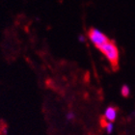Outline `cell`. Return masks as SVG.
<instances>
[{
    "instance_id": "6da1fadb",
    "label": "cell",
    "mask_w": 135,
    "mask_h": 135,
    "mask_svg": "<svg viewBox=\"0 0 135 135\" xmlns=\"http://www.w3.org/2000/svg\"><path fill=\"white\" fill-rule=\"evenodd\" d=\"M99 50L103 53V55L107 58V60L111 63V65L114 67H117L120 58V52L117 47L116 44L113 41H108L104 45L101 46Z\"/></svg>"
},
{
    "instance_id": "7a4b0ae2",
    "label": "cell",
    "mask_w": 135,
    "mask_h": 135,
    "mask_svg": "<svg viewBox=\"0 0 135 135\" xmlns=\"http://www.w3.org/2000/svg\"><path fill=\"white\" fill-rule=\"evenodd\" d=\"M88 37H89L91 42L94 44V45L99 49H100L101 46L109 41V39L107 38L105 34L97 28H91L88 32Z\"/></svg>"
},
{
    "instance_id": "3957f363",
    "label": "cell",
    "mask_w": 135,
    "mask_h": 135,
    "mask_svg": "<svg viewBox=\"0 0 135 135\" xmlns=\"http://www.w3.org/2000/svg\"><path fill=\"white\" fill-rule=\"evenodd\" d=\"M117 118V109L113 106H108L104 112V119L109 123H113Z\"/></svg>"
},
{
    "instance_id": "277c9868",
    "label": "cell",
    "mask_w": 135,
    "mask_h": 135,
    "mask_svg": "<svg viewBox=\"0 0 135 135\" xmlns=\"http://www.w3.org/2000/svg\"><path fill=\"white\" fill-rule=\"evenodd\" d=\"M121 94L124 98H127L130 95V89L127 85H123L121 88Z\"/></svg>"
},
{
    "instance_id": "5b68a950",
    "label": "cell",
    "mask_w": 135,
    "mask_h": 135,
    "mask_svg": "<svg viewBox=\"0 0 135 135\" xmlns=\"http://www.w3.org/2000/svg\"><path fill=\"white\" fill-rule=\"evenodd\" d=\"M104 127H105L106 132L108 133V134H111V133L113 132V130H114V124H113V123L107 122L106 124H105V126H104Z\"/></svg>"
},
{
    "instance_id": "8992f818",
    "label": "cell",
    "mask_w": 135,
    "mask_h": 135,
    "mask_svg": "<svg viewBox=\"0 0 135 135\" xmlns=\"http://www.w3.org/2000/svg\"><path fill=\"white\" fill-rule=\"evenodd\" d=\"M74 118H75V115H74V113L68 112L67 114H66V119H67V121L71 122V121H73V120H74Z\"/></svg>"
},
{
    "instance_id": "52a82bcc",
    "label": "cell",
    "mask_w": 135,
    "mask_h": 135,
    "mask_svg": "<svg viewBox=\"0 0 135 135\" xmlns=\"http://www.w3.org/2000/svg\"><path fill=\"white\" fill-rule=\"evenodd\" d=\"M78 40H79V42H85V37L83 36V35H79V37H78Z\"/></svg>"
}]
</instances>
